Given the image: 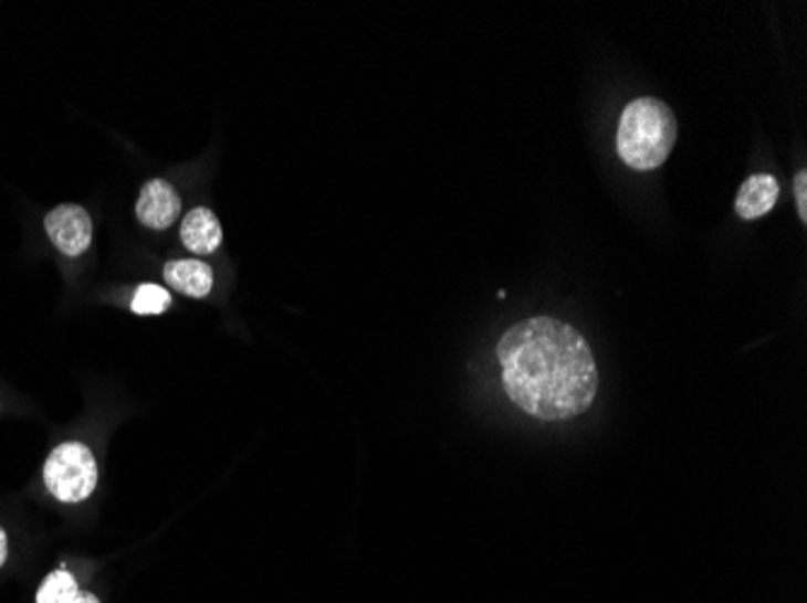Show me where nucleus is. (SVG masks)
<instances>
[{"label":"nucleus","instance_id":"obj_11","mask_svg":"<svg viewBox=\"0 0 807 603\" xmlns=\"http://www.w3.org/2000/svg\"><path fill=\"white\" fill-rule=\"evenodd\" d=\"M793 191H796V203H798V213H800V220L805 222L807 220V172L805 169H800V172L796 174V181H793Z\"/></svg>","mask_w":807,"mask_h":603},{"label":"nucleus","instance_id":"obj_5","mask_svg":"<svg viewBox=\"0 0 807 603\" xmlns=\"http://www.w3.org/2000/svg\"><path fill=\"white\" fill-rule=\"evenodd\" d=\"M181 213V201L175 187L163 179H153L140 189L136 201V215L150 230H167L175 225Z\"/></svg>","mask_w":807,"mask_h":603},{"label":"nucleus","instance_id":"obj_13","mask_svg":"<svg viewBox=\"0 0 807 603\" xmlns=\"http://www.w3.org/2000/svg\"><path fill=\"white\" fill-rule=\"evenodd\" d=\"M71 603H99V599L90 592H77V596Z\"/></svg>","mask_w":807,"mask_h":603},{"label":"nucleus","instance_id":"obj_1","mask_svg":"<svg viewBox=\"0 0 807 603\" xmlns=\"http://www.w3.org/2000/svg\"><path fill=\"white\" fill-rule=\"evenodd\" d=\"M496 356L507 396L539 421H568L590 409L597 364L588 340L554 317H532L511 326Z\"/></svg>","mask_w":807,"mask_h":603},{"label":"nucleus","instance_id":"obj_8","mask_svg":"<svg viewBox=\"0 0 807 603\" xmlns=\"http://www.w3.org/2000/svg\"><path fill=\"white\" fill-rule=\"evenodd\" d=\"M165 281L177 293L201 299L213 290V271L199 258L169 261L165 266Z\"/></svg>","mask_w":807,"mask_h":603},{"label":"nucleus","instance_id":"obj_12","mask_svg":"<svg viewBox=\"0 0 807 603\" xmlns=\"http://www.w3.org/2000/svg\"><path fill=\"white\" fill-rule=\"evenodd\" d=\"M6 560H8V536L0 529V568L6 565Z\"/></svg>","mask_w":807,"mask_h":603},{"label":"nucleus","instance_id":"obj_7","mask_svg":"<svg viewBox=\"0 0 807 603\" xmlns=\"http://www.w3.org/2000/svg\"><path fill=\"white\" fill-rule=\"evenodd\" d=\"M780 187L772 174H752L742 183L735 199V213L742 220H759L774 211L778 203Z\"/></svg>","mask_w":807,"mask_h":603},{"label":"nucleus","instance_id":"obj_10","mask_svg":"<svg viewBox=\"0 0 807 603\" xmlns=\"http://www.w3.org/2000/svg\"><path fill=\"white\" fill-rule=\"evenodd\" d=\"M169 305H172V295H169L165 287L153 283L140 285L132 299V309L136 314H143V317H146V314H163L165 309H169Z\"/></svg>","mask_w":807,"mask_h":603},{"label":"nucleus","instance_id":"obj_3","mask_svg":"<svg viewBox=\"0 0 807 603\" xmlns=\"http://www.w3.org/2000/svg\"><path fill=\"white\" fill-rule=\"evenodd\" d=\"M49 493L61 503H83L97 488V462L81 442H66L49 454L44 466Z\"/></svg>","mask_w":807,"mask_h":603},{"label":"nucleus","instance_id":"obj_4","mask_svg":"<svg viewBox=\"0 0 807 603\" xmlns=\"http://www.w3.org/2000/svg\"><path fill=\"white\" fill-rule=\"evenodd\" d=\"M44 228L51 244H54L61 254L81 256L87 252L90 242H93V220L81 205H59L44 220Z\"/></svg>","mask_w":807,"mask_h":603},{"label":"nucleus","instance_id":"obj_2","mask_svg":"<svg viewBox=\"0 0 807 603\" xmlns=\"http://www.w3.org/2000/svg\"><path fill=\"white\" fill-rule=\"evenodd\" d=\"M677 142V119L662 99L639 97L621 112L617 128V152L621 162L639 172L665 165Z\"/></svg>","mask_w":807,"mask_h":603},{"label":"nucleus","instance_id":"obj_9","mask_svg":"<svg viewBox=\"0 0 807 603\" xmlns=\"http://www.w3.org/2000/svg\"><path fill=\"white\" fill-rule=\"evenodd\" d=\"M77 592H81V589H77L75 576L66 570H56L46 576L42 586H39L36 603H71L77 596Z\"/></svg>","mask_w":807,"mask_h":603},{"label":"nucleus","instance_id":"obj_6","mask_svg":"<svg viewBox=\"0 0 807 603\" xmlns=\"http://www.w3.org/2000/svg\"><path fill=\"white\" fill-rule=\"evenodd\" d=\"M179 237L191 254L208 256L216 252L220 242H223V228H220V222L211 208H193V211L181 220Z\"/></svg>","mask_w":807,"mask_h":603}]
</instances>
